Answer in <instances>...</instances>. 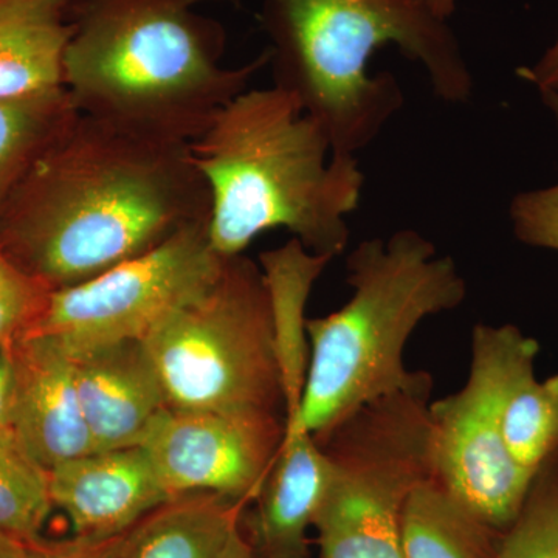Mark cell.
Returning <instances> with one entry per match:
<instances>
[{"label": "cell", "instance_id": "cell-19", "mask_svg": "<svg viewBox=\"0 0 558 558\" xmlns=\"http://www.w3.org/2000/svg\"><path fill=\"white\" fill-rule=\"evenodd\" d=\"M78 113L65 87L0 98V209Z\"/></svg>", "mask_w": 558, "mask_h": 558}, {"label": "cell", "instance_id": "cell-25", "mask_svg": "<svg viewBox=\"0 0 558 558\" xmlns=\"http://www.w3.org/2000/svg\"><path fill=\"white\" fill-rule=\"evenodd\" d=\"M124 535L112 538L73 537L65 542L47 543L38 538H5L9 558H120Z\"/></svg>", "mask_w": 558, "mask_h": 558}, {"label": "cell", "instance_id": "cell-29", "mask_svg": "<svg viewBox=\"0 0 558 558\" xmlns=\"http://www.w3.org/2000/svg\"><path fill=\"white\" fill-rule=\"evenodd\" d=\"M417 7L428 11L433 16L449 22L451 14L457 10V0H410Z\"/></svg>", "mask_w": 558, "mask_h": 558}, {"label": "cell", "instance_id": "cell-13", "mask_svg": "<svg viewBox=\"0 0 558 558\" xmlns=\"http://www.w3.org/2000/svg\"><path fill=\"white\" fill-rule=\"evenodd\" d=\"M72 359L95 451L140 446L170 407L143 341H123Z\"/></svg>", "mask_w": 558, "mask_h": 558}, {"label": "cell", "instance_id": "cell-11", "mask_svg": "<svg viewBox=\"0 0 558 558\" xmlns=\"http://www.w3.org/2000/svg\"><path fill=\"white\" fill-rule=\"evenodd\" d=\"M10 349L13 427L25 453L47 473L70 459L94 453L73 359L57 341L39 333H22Z\"/></svg>", "mask_w": 558, "mask_h": 558}, {"label": "cell", "instance_id": "cell-6", "mask_svg": "<svg viewBox=\"0 0 558 558\" xmlns=\"http://www.w3.org/2000/svg\"><path fill=\"white\" fill-rule=\"evenodd\" d=\"M142 341L171 409L274 417L284 411L269 289L260 267L242 255L227 258L207 292Z\"/></svg>", "mask_w": 558, "mask_h": 558}, {"label": "cell", "instance_id": "cell-27", "mask_svg": "<svg viewBox=\"0 0 558 558\" xmlns=\"http://www.w3.org/2000/svg\"><path fill=\"white\" fill-rule=\"evenodd\" d=\"M521 80L537 87L539 94L558 95V33L553 46L531 68L519 69Z\"/></svg>", "mask_w": 558, "mask_h": 558}, {"label": "cell", "instance_id": "cell-18", "mask_svg": "<svg viewBox=\"0 0 558 558\" xmlns=\"http://www.w3.org/2000/svg\"><path fill=\"white\" fill-rule=\"evenodd\" d=\"M497 529L470 512L438 480L411 492L400 519L403 558H495Z\"/></svg>", "mask_w": 558, "mask_h": 558}, {"label": "cell", "instance_id": "cell-16", "mask_svg": "<svg viewBox=\"0 0 558 558\" xmlns=\"http://www.w3.org/2000/svg\"><path fill=\"white\" fill-rule=\"evenodd\" d=\"M75 0H0V98L62 86Z\"/></svg>", "mask_w": 558, "mask_h": 558}, {"label": "cell", "instance_id": "cell-2", "mask_svg": "<svg viewBox=\"0 0 558 558\" xmlns=\"http://www.w3.org/2000/svg\"><path fill=\"white\" fill-rule=\"evenodd\" d=\"M240 0H75L62 86L76 109L126 130L191 143L269 65L226 68L227 32L197 9Z\"/></svg>", "mask_w": 558, "mask_h": 558}, {"label": "cell", "instance_id": "cell-32", "mask_svg": "<svg viewBox=\"0 0 558 558\" xmlns=\"http://www.w3.org/2000/svg\"><path fill=\"white\" fill-rule=\"evenodd\" d=\"M0 558H9V556H7L5 538H3V534H0Z\"/></svg>", "mask_w": 558, "mask_h": 558}, {"label": "cell", "instance_id": "cell-21", "mask_svg": "<svg viewBox=\"0 0 558 558\" xmlns=\"http://www.w3.org/2000/svg\"><path fill=\"white\" fill-rule=\"evenodd\" d=\"M51 508L49 473L20 444L0 442V534L38 538Z\"/></svg>", "mask_w": 558, "mask_h": 558}, {"label": "cell", "instance_id": "cell-9", "mask_svg": "<svg viewBox=\"0 0 558 558\" xmlns=\"http://www.w3.org/2000/svg\"><path fill=\"white\" fill-rule=\"evenodd\" d=\"M226 259L209 244L208 222L193 223L97 277L49 290L25 332L50 337L70 357L143 340L171 312L207 292Z\"/></svg>", "mask_w": 558, "mask_h": 558}, {"label": "cell", "instance_id": "cell-31", "mask_svg": "<svg viewBox=\"0 0 558 558\" xmlns=\"http://www.w3.org/2000/svg\"><path fill=\"white\" fill-rule=\"evenodd\" d=\"M542 100L545 102L546 108L550 110L558 126V95L557 94H542Z\"/></svg>", "mask_w": 558, "mask_h": 558}, {"label": "cell", "instance_id": "cell-24", "mask_svg": "<svg viewBox=\"0 0 558 558\" xmlns=\"http://www.w3.org/2000/svg\"><path fill=\"white\" fill-rule=\"evenodd\" d=\"M47 292L24 275L0 281V348H10L31 328Z\"/></svg>", "mask_w": 558, "mask_h": 558}, {"label": "cell", "instance_id": "cell-28", "mask_svg": "<svg viewBox=\"0 0 558 558\" xmlns=\"http://www.w3.org/2000/svg\"><path fill=\"white\" fill-rule=\"evenodd\" d=\"M220 558H255V553L244 535L241 534L240 526L234 529Z\"/></svg>", "mask_w": 558, "mask_h": 558}, {"label": "cell", "instance_id": "cell-12", "mask_svg": "<svg viewBox=\"0 0 558 558\" xmlns=\"http://www.w3.org/2000/svg\"><path fill=\"white\" fill-rule=\"evenodd\" d=\"M51 505L75 537L112 538L172 499L140 446L94 451L49 470Z\"/></svg>", "mask_w": 558, "mask_h": 558}, {"label": "cell", "instance_id": "cell-1", "mask_svg": "<svg viewBox=\"0 0 558 558\" xmlns=\"http://www.w3.org/2000/svg\"><path fill=\"white\" fill-rule=\"evenodd\" d=\"M209 211L190 143L80 112L0 209V252L43 288H68L208 222Z\"/></svg>", "mask_w": 558, "mask_h": 558}, {"label": "cell", "instance_id": "cell-7", "mask_svg": "<svg viewBox=\"0 0 558 558\" xmlns=\"http://www.w3.org/2000/svg\"><path fill=\"white\" fill-rule=\"evenodd\" d=\"M433 380L371 402L318 436L330 476L314 526L319 558H403L400 519L433 472Z\"/></svg>", "mask_w": 558, "mask_h": 558}, {"label": "cell", "instance_id": "cell-4", "mask_svg": "<svg viewBox=\"0 0 558 558\" xmlns=\"http://www.w3.org/2000/svg\"><path fill=\"white\" fill-rule=\"evenodd\" d=\"M259 21L275 86L318 121L333 156L355 157L402 108L395 76L368 72L384 47L421 64L440 100L472 97V72L449 22L410 0H260Z\"/></svg>", "mask_w": 558, "mask_h": 558}, {"label": "cell", "instance_id": "cell-14", "mask_svg": "<svg viewBox=\"0 0 558 558\" xmlns=\"http://www.w3.org/2000/svg\"><path fill=\"white\" fill-rule=\"evenodd\" d=\"M328 454L315 436L284 432L259 492L256 542L266 558H303L307 527L328 487Z\"/></svg>", "mask_w": 558, "mask_h": 558}, {"label": "cell", "instance_id": "cell-3", "mask_svg": "<svg viewBox=\"0 0 558 558\" xmlns=\"http://www.w3.org/2000/svg\"><path fill=\"white\" fill-rule=\"evenodd\" d=\"M207 182L208 240L222 258L266 231L286 229L310 252L337 258L348 247V216L365 175L355 157L333 156L328 134L282 87L247 89L190 143Z\"/></svg>", "mask_w": 558, "mask_h": 558}, {"label": "cell", "instance_id": "cell-26", "mask_svg": "<svg viewBox=\"0 0 558 558\" xmlns=\"http://www.w3.org/2000/svg\"><path fill=\"white\" fill-rule=\"evenodd\" d=\"M14 363L10 348H0V442H17L13 427Z\"/></svg>", "mask_w": 558, "mask_h": 558}, {"label": "cell", "instance_id": "cell-23", "mask_svg": "<svg viewBox=\"0 0 558 558\" xmlns=\"http://www.w3.org/2000/svg\"><path fill=\"white\" fill-rule=\"evenodd\" d=\"M509 216L517 240L558 252V182L517 194L510 202Z\"/></svg>", "mask_w": 558, "mask_h": 558}, {"label": "cell", "instance_id": "cell-22", "mask_svg": "<svg viewBox=\"0 0 558 558\" xmlns=\"http://www.w3.org/2000/svg\"><path fill=\"white\" fill-rule=\"evenodd\" d=\"M495 558H558V451L532 481Z\"/></svg>", "mask_w": 558, "mask_h": 558}, {"label": "cell", "instance_id": "cell-17", "mask_svg": "<svg viewBox=\"0 0 558 558\" xmlns=\"http://www.w3.org/2000/svg\"><path fill=\"white\" fill-rule=\"evenodd\" d=\"M244 502L211 494L172 498L126 532L120 558H220Z\"/></svg>", "mask_w": 558, "mask_h": 558}, {"label": "cell", "instance_id": "cell-10", "mask_svg": "<svg viewBox=\"0 0 558 558\" xmlns=\"http://www.w3.org/2000/svg\"><path fill=\"white\" fill-rule=\"evenodd\" d=\"M284 435V421L168 407L140 447L172 498L211 494L258 497Z\"/></svg>", "mask_w": 558, "mask_h": 558}, {"label": "cell", "instance_id": "cell-20", "mask_svg": "<svg viewBox=\"0 0 558 558\" xmlns=\"http://www.w3.org/2000/svg\"><path fill=\"white\" fill-rule=\"evenodd\" d=\"M502 439L510 458L535 478L558 451V374L537 380L529 373L502 407Z\"/></svg>", "mask_w": 558, "mask_h": 558}, {"label": "cell", "instance_id": "cell-8", "mask_svg": "<svg viewBox=\"0 0 558 558\" xmlns=\"http://www.w3.org/2000/svg\"><path fill=\"white\" fill-rule=\"evenodd\" d=\"M539 344L517 326L478 325L464 387L429 403L433 478L497 531L515 521L532 486L502 439L509 392L535 371Z\"/></svg>", "mask_w": 558, "mask_h": 558}, {"label": "cell", "instance_id": "cell-30", "mask_svg": "<svg viewBox=\"0 0 558 558\" xmlns=\"http://www.w3.org/2000/svg\"><path fill=\"white\" fill-rule=\"evenodd\" d=\"M17 275L22 274L14 269V267L11 266L10 260L3 256L2 252H0V281H2V279L17 277Z\"/></svg>", "mask_w": 558, "mask_h": 558}, {"label": "cell", "instance_id": "cell-5", "mask_svg": "<svg viewBox=\"0 0 558 558\" xmlns=\"http://www.w3.org/2000/svg\"><path fill=\"white\" fill-rule=\"evenodd\" d=\"M351 300L307 318L310 365L299 414L284 432L325 435L355 411L432 380L409 371L403 351L424 319L465 300L457 263L414 230L363 241L347 260Z\"/></svg>", "mask_w": 558, "mask_h": 558}, {"label": "cell", "instance_id": "cell-15", "mask_svg": "<svg viewBox=\"0 0 558 558\" xmlns=\"http://www.w3.org/2000/svg\"><path fill=\"white\" fill-rule=\"evenodd\" d=\"M330 260L310 252L295 238L259 256L260 270L269 289L284 424L292 422L299 414L306 385L310 365L307 301L315 282Z\"/></svg>", "mask_w": 558, "mask_h": 558}]
</instances>
